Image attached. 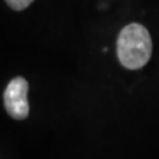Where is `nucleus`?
<instances>
[{"label": "nucleus", "mask_w": 159, "mask_h": 159, "mask_svg": "<svg viewBox=\"0 0 159 159\" xmlns=\"http://www.w3.org/2000/svg\"><path fill=\"white\" fill-rule=\"evenodd\" d=\"M151 52V37L145 27L133 23L122 28L117 40V54L126 69L137 70L143 68L150 60Z\"/></svg>", "instance_id": "obj_1"}, {"label": "nucleus", "mask_w": 159, "mask_h": 159, "mask_svg": "<svg viewBox=\"0 0 159 159\" xmlns=\"http://www.w3.org/2000/svg\"><path fill=\"white\" fill-rule=\"evenodd\" d=\"M4 107L15 119H25L29 114L28 82L23 77L12 78L4 90Z\"/></svg>", "instance_id": "obj_2"}, {"label": "nucleus", "mask_w": 159, "mask_h": 159, "mask_svg": "<svg viewBox=\"0 0 159 159\" xmlns=\"http://www.w3.org/2000/svg\"><path fill=\"white\" fill-rule=\"evenodd\" d=\"M34 0H6L7 6H9L15 11H23V9L28 8Z\"/></svg>", "instance_id": "obj_3"}]
</instances>
